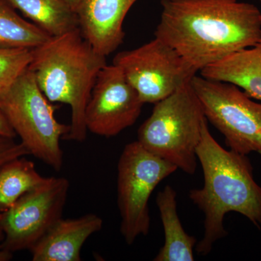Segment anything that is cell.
<instances>
[{"instance_id": "obj_10", "label": "cell", "mask_w": 261, "mask_h": 261, "mask_svg": "<svg viewBox=\"0 0 261 261\" xmlns=\"http://www.w3.org/2000/svg\"><path fill=\"white\" fill-rule=\"evenodd\" d=\"M144 103L116 65H106L98 75L85 111L87 130L111 138L133 126Z\"/></svg>"}, {"instance_id": "obj_6", "label": "cell", "mask_w": 261, "mask_h": 261, "mask_svg": "<svg viewBox=\"0 0 261 261\" xmlns=\"http://www.w3.org/2000/svg\"><path fill=\"white\" fill-rule=\"evenodd\" d=\"M176 170L137 140L125 146L118 163L117 202L121 216L120 231L128 245L141 235L148 234L149 198L158 185Z\"/></svg>"}, {"instance_id": "obj_5", "label": "cell", "mask_w": 261, "mask_h": 261, "mask_svg": "<svg viewBox=\"0 0 261 261\" xmlns=\"http://www.w3.org/2000/svg\"><path fill=\"white\" fill-rule=\"evenodd\" d=\"M57 108L29 68L0 96V110L29 154L60 171L63 166L61 140L68 135L70 125L57 121Z\"/></svg>"}, {"instance_id": "obj_14", "label": "cell", "mask_w": 261, "mask_h": 261, "mask_svg": "<svg viewBox=\"0 0 261 261\" xmlns=\"http://www.w3.org/2000/svg\"><path fill=\"white\" fill-rule=\"evenodd\" d=\"M164 229L165 243L154 261H193L197 240L184 229L177 213L176 192L167 185L156 197Z\"/></svg>"}, {"instance_id": "obj_24", "label": "cell", "mask_w": 261, "mask_h": 261, "mask_svg": "<svg viewBox=\"0 0 261 261\" xmlns=\"http://www.w3.org/2000/svg\"><path fill=\"white\" fill-rule=\"evenodd\" d=\"M258 1L261 3V0H258Z\"/></svg>"}, {"instance_id": "obj_16", "label": "cell", "mask_w": 261, "mask_h": 261, "mask_svg": "<svg viewBox=\"0 0 261 261\" xmlns=\"http://www.w3.org/2000/svg\"><path fill=\"white\" fill-rule=\"evenodd\" d=\"M35 164L25 159L17 158L0 166V213L14 205L27 192L45 182Z\"/></svg>"}, {"instance_id": "obj_22", "label": "cell", "mask_w": 261, "mask_h": 261, "mask_svg": "<svg viewBox=\"0 0 261 261\" xmlns=\"http://www.w3.org/2000/svg\"><path fill=\"white\" fill-rule=\"evenodd\" d=\"M65 1H66L68 4L71 5L75 10V8L78 6V5L80 4V3L82 0H65Z\"/></svg>"}, {"instance_id": "obj_7", "label": "cell", "mask_w": 261, "mask_h": 261, "mask_svg": "<svg viewBox=\"0 0 261 261\" xmlns=\"http://www.w3.org/2000/svg\"><path fill=\"white\" fill-rule=\"evenodd\" d=\"M207 121L224 137L229 149L242 154L261 152V103L232 84L197 74L190 81Z\"/></svg>"}, {"instance_id": "obj_17", "label": "cell", "mask_w": 261, "mask_h": 261, "mask_svg": "<svg viewBox=\"0 0 261 261\" xmlns=\"http://www.w3.org/2000/svg\"><path fill=\"white\" fill-rule=\"evenodd\" d=\"M51 37L20 16L7 0H0V48L34 49Z\"/></svg>"}, {"instance_id": "obj_2", "label": "cell", "mask_w": 261, "mask_h": 261, "mask_svg": "<svg viewBox=\"0 0 261 261\" xmlns=\"http://www.w3.org/2000/svg\"><path fill=\"white\" fill-rule=\"evenodd\" d=\"M197 158L204 176V185L190 190L192 202L205 216L203 238L196 251L206 255L215 243L227 235L226 214L238 213L261 227V187L254 179L253 168L246 154L219 145L209 130L206 120L197 146Z\"/></svg>"}, {"instance_id": "obj_11", "label": "cell", "mask_w": 261, "mask_h": 261, "mask_svg": "<svg viewBox=\"0 0 261 261\" xmlns=\"http://www.w3.org/2000/svg\"><path fill=\"white\" fill-rule=\"evenodd\" d=\"M138 0H82L75 8L79 29L101 56L112 54L124 41L123 21Z\"/></svg>"}, {"instance_id": "obj_18", "label": "cell", "mask_w": 261, "mask_h": 261, "mask_svg": "<svg viewBox=\"0 0 261 261\" xmlns=\"http://www.w3.org/2000/svg\"><path fill=\"white\" fill-rule=\"evenodd\" d=\"M32 51L24 48H0V96L28 69L32 60Z\"/></svg>"}, {"instance_id": "obj_19", "label": "cell", "mask_w": 261, "mask_h": 261, "mask_svg": "<svg viewBox=\"0 0 261 261\" xmlns=\"http://www.w3.org/2000/svg\"><path fill=\"white\" fill-rule=\"evenodd\" d=\"M29 154V151L21 142L17 143L14 139L0 137V166L19 157Z\"/></svg>"}, {"instance_id": "obj_15", "label": "cell", "mask_w": 261, "mask_h": 261, "mask_svg": "<svg viewBox=\"0 0 261 261\" xmlns=\"http://www.w3.org/2000/svg\"><path fill=\"white\" fill-rule=\"evenodd\" d=\"M51 37L79 29L74 8L65 0H7Z\"/></svg>"}, {"instance_id": "obj_4", "label": "cell", "mask_w": 261, "mask_h": 261, "mask_svg": "<svg viewBox=\"0 0 261 261\" xmlns=\"http://www.w3.org/2000/svg\"><path fill=\"white\" fill-rule=\"evenodd\" d=\"M206 120L190 82L154 104L152 114L138 129L137 141L177 169L194 174L197 146Z\"/></svg>"}, {"instance_id": "obj_23", "label": "cell", "mask_w": 261, "mask_h": 261, "mask_svg": "<svg viewBox=\"0 0 261 261\" xmlns=\"http://www.w3.org/2000/svg\"><path fill=\"white\" fill-rule=\"evenodd\" d=\"M4 239V233H3V226H2V213H0V241H3Z\"/></svg>"}, {"instance_id": "obj_3", "label": "cell", "mask_w": 261, "mask_h": 261, "mask_svg": "<svg viewBox=\"0 0 261 261\" xmlns=\"http://www.w3.org/2000/svg\"><path fill=\"white\" fill-rule=\"evenodd\" d=\"M106 57L97 53L80 29L47 42L32 51L29 69L51 103L71 108L70 130L63 140L83 142L87 139L85 111Z\"/></svg>"}, {"instance_id": "obj_21", "label": "cell", "mask_w": 261, "mask_h": 261, "mask_svg": "<svg viewBox=\"0 0 261 261\" xmlns=\"http://www.w3.org/2000/svg\"><path fill=\"white\" fill-rule=\"evenodd\" d=\"M12 253L5 251L0 247V261H8L12 259Z\"/></svg>"}, {"instance_id": "obj_12", "label": "cell", "mask_w": 261, "mask_h": 261, "mask_svg": "<svg viewBox=\"0 0 261 261\" xmlns=\"http://www.w3.org/2000/svg\"><path fill=\"white\" fill-rule=\"evenodd\" d=\"M102 219L89 214L61 218L31 248L33 261H81V252L87 240L102 229Z\"/></svg>"}, {"instance_id": "obj_1", "label": "cell", "mask_w": 261, "mask_h": 261, "mask_svg": "<svg viewBox=\"0 0 261 261\" xmlns=\"http://www.w3.org/2000/svg\"><path fill=\"white\" fill-rule=\"evenodd\" d=\"M154 37L196 72L261 42V12L238 0H161Z\"/></svg>"}, {"instance_id": "obj_20", "label": "cell", "mask_w": 261, "mask_h": 261, "mask_svg": "<svg viewBox=\"0 0 261 261\" xmlns=\"http://www.w3.org/2000/svg\"><path fill=\"white\" fill-rule=\"evenodd\" d=\"M14 130L10 126L5 115L0 110V137L5 138L14 139L16 137Z\"/></svg>"}, {"instance_id": "obj_13", "label": "cell", "mask_w": 261, "mask_h": 261, "mask_svg": "<svg viewBox=\"0 0 261 261\" xmlns=\"http://www.w3.org/2000/svg\"><path fill=\"white\" fill-rule=\"evenodd\" d=\"M200 75L207 80L232 84L261 102V42L206 67Z\"/></svg>"}, {"instance_id": "obj_8", "label": "cell", "mask_w": 261, "mask_h": 261, "mask_svg": "<svg viewBox=\"0 0 261 261\" xmlns=\"http://www.w3.org/2000/svg\"><path fill=\"white\" fill-rule=\"evenodd\" d=\"M113 64L122 70L144 104L162 100L197 73L177 51L156 37L136 49L120 51Z\"/></svg>"}, {"instance_id": "obj_9", "label": "cell", "mask_w": 261, "mask_h": 261, "mask_svg": "<svg viewBox=\"0 0 261 261\" xmlns=\"http://www.w3.org/2000/svg\"><path fill=\"white\" fill-rule=\"evenodd\" d=\"M69 188L66 178L50 176L2 213L4 239L0 247L10 253L30 250L61 219Z\"/></svg>"}]
</instances>
